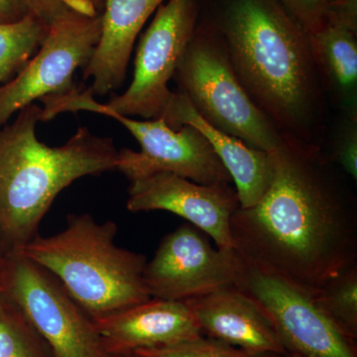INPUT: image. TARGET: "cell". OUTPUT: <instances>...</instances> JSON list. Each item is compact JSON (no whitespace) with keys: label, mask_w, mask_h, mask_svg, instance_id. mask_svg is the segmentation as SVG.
Returning a JSON list of instances; mask_svg holds the SVG:
<instances>
[{"label":"cell","mask_w":357,"mask_h":357,"mask_svg":"<svg viewBox=\"0 0 357 357\" xmlns=\"http://www.w3.org/2000/svg\"><path fill=\"white\" fill-rule=\"evenodd\" d=\"M202 335L250 354H287L261 307L236 286L185 301Z\"/></svg>","instance_id":"14"},{"label":"cell","mask_w":357,"mask_h":357,"mask_svg":"<svg viewBox=\"0 0 357 357\" xmlns=\"http://www.w3.org/2000/svg\"><path fill=\"white\" fill-rule=\"evenodd\" d=\"M132 354L137 357H275L269 354H250L204 335L172 347L141 349Z\"/></svg>","instance_id":"21"},{"label":"cell","mask_w":357,"mask_h":357,"mask_svg":"<svg viewBox=\"0 0 357 357\" xmlns=\"http://www.w3.org/2000/svg\"><path fill=\"white\" fill-rule=\"evenodd\" d=\"M291 15L312 34L325 23L331 0H277Z\"/></svg>","instance_id":"23"},{"label":"cell","mask_w":357,"mask_h":357,"mask_svg":"<svg viewBox=\"0 0 357 357\" xmlns=\"http://www.w3.org/2000/svg\"><path fill=\"white\" fill-rule=\"evenodd\" d=\"M197 17L196 0L161 4L138 44L132 83L102 107L129 117H163L174 95L169 82L194 35Z\"/></svg>","instance_id":"9"},{"label":"cell","mask_w":357,"mask_h":357,"mask_svg":"<svg viewBox=\"0 0 357 357\" xmlns=\"http://www.w3.org/2000/svg\"><path fill=\"white\" fill-rule=\"evenodd\" d=\"M324 310L347 335H357V265L340 272L314 292Z\"/></svg>","instance_id":"20"},{"label":"cell","mask_w":357,"mask_h":357,"mask_svg":"<svg viewBox=\"0 0 357 357\" xmlns=\"http://www.w3.org/2000/svg\"><path fill=\"white\" fill-rule=\"evenodd\" d=\"M270 153L266 192L232 215L234 249L314 293L357 265L356 183L324 148L283 137Z\"/></svg>","instance_id":"1"},{"label":"cell","mask_w":357,"mask_h":357,"mask_svg":"<svg viewBox=\"0 0 357 357\" xmlns=\"http://www.w3.org/2000/svg\"><path fill=\"white\" fill-rule=\"evenodd\" d=\"M3 293L55 357H107L95 321L50 273L21 251L6 255Z\"/></svg>","instance_id":"8"},{"label":"cell","mask_w":357,"mask_h":357,"mask_svg":"<svg viewBox=\"0 0 357 357\" xmlns=\"http://www.w3.org/2000/svg\"><path fill=\"white\" fill-rule=\"evenodd\" d=\"M107 357H137L134 354H109Z\"/></svg>","instance_id":"27"},{"label":"cell","mask_w":357,"mask_h":357,"mask_svg":"<svg viewBox=\"0 0 357 357\" xmlns=\"http://www.w3.org/2000/svg\"><path fill=\"white\" fill-rule=\"evenodd\" d=\"M89 1H91L98 8V7H100L102 0H89Z\"/></svg>","instance_id":"28"},{"label":"cell","mask_w":357,"mask_h":357,"mask_svg":"<svg viewBox=\"0 0 357 357\" xmlns=\"http://www.w3.org/2000/svg\"><path fill=\"white\" fill-rule=\"evenodd\" d=\"M42 107L31 103L0 128V253L17 252L38 236L40 223L63 190L77 178L116 170L112 138L79 128L62 146L36 135Z\"/></svg>","instance_id":"3"},{"label":"cell","mask_w":357,"mask_h":357,"mask_svg":"<svg viewBox=\"0 0 357 357\" xmlns=\"http://www.w3.org/2000/svg\"><path fill=\"white\" fill-rule=\"evenodd\" d=\"M163 119L175 130L191 126L204 134L236 185L239 208H250L259 202L272 177L271 153L248 146L211 126L178 91L174 93Z\"/></svg>","instance_id":"16"},{"label":"cell","mask_w":357,"mask_h":357,"mask_svg":"<svg viewBox=\"0 0 357 357\" xmlns=\"http://www.w3.org/2000/svg\"><path fill=\"white\" fill-rule=\"evenodd\" d=\"M275 357H298V356H293V354H283V356H277Z\"/></svg>","instance_id":"29"},{"label":"cell","mask_w":357,"mask_h":357,"mask_svg":"<svg viewBox=\"0 0 357 357\" xmlns=\"http://www.w3.org/2000/svg\"><path fill=\"white\" fill-rule=\"evenodd\" d=\"M164 0H105L102 31L95 51L84 67L93 96H103L121 88L134 43L146 21Z\"/></svg>","instance_id":"15"},{"label":"cell","mask_w":357,"mask_h":357,"mask_svg":"<svg viewBox=\"0 0 357 357\" xmlns=\"http://www.w3.org/2000/svg\"><path fill=\"white\" fill-rule=\"evenodd\" d=\"M239 257L234 286L261 307L287 354L298 357H357L356 340L321 309L314 293Z\"/></svg>","instance_id":"7"},{"label":"cell","mask_w":357,"mask_h":357,"mask_svg":"<svg viewBox=\"0 0 357 357\" xmlns=\"http://www.w3.org/2000/svg\"><path fill=\"white\" fill-rule=\"evenodd\" d=\"M6 271V255L0 253V293L3 291Z\"/></svg>","instance_id":"26"},{"label":"cell","mask_w":357,"mask_h":357,"mask_svg":"<svg viewBox=\"0 0 357 357\" xmlns=\"http://www.w3.org/2000/svg\"><path fill=\"white\" fill-rule=\"evenodd\" d=\"M93 321L109 354L163 349L203 337L185 301L151 298Z\"/></svg>","instance_id":"13"},{"label":"cell","mask_w":357,"mask_h":357,"mask_svg":"<svg viewBox=\"0 0 357 357\" xmlns=\"http://www.w3.org/2000/svg\"><path fill=\"white\" fill-rule=\"evenodd\" d=\"M29 14L24 0H0V22H14Z\"/></svg>","instance_id":"25"},{"label":"cell","mask_w":357,"mask_h":357,"mask_svg":"<svg viewBox=\"0 0 357 357\" xmlns=\"http://www.w3.org/2000/svg\"><path fill=\"white\" fill-rule=\"evenodd\" d=\"M326 153L356 184L357 114H344V121L333 138L331 151Z\"/></svg>","instance_id":"22"},{"label":"cell","mask_w":357,"mask_h":357,"mask_svg":"<svg viewBox=\"0 0 357 357\" xmlns=\"http://www.w3.org/2000/svg\"><path fill=\"white\" fill-rule=\"evenodd\" d=\"M173 79L178 93L215 128L269 153L283 140L237 79L218 32L195 30Z\"/></svg>","instance_id":"6"},{"label":"cell","mask_w":357,"mask_h":357,"mask_svg":"<svg viewBox=\"0 0 357 357\" xmlns=\"http://www.w3.org/2000/svg\"><path fill=\"white\" fill-rule=\"evenodd\" d=\"M116 223L89 213L70 215L55 236H37L21 249L50 272L93 319L151 299L144 280L146 257L115 243Z\"/></svg>","instance_id":"4"},{"label":"cell","mask_w":357,"mask_h":357,"mask_svg":"<svg viewBox=\"0 0 357 357\" xmlns=\"http://www.w3.org/2000/svg\"><path fill=\"white\" fill-rule=\"evenodd\" d=\"M310 41L328 102L357 114V29L325 21Z\"/></svg>","instance_id":"17"},{"label":"cell","mask_w":357,"mask_h":357,"mask_svg":"<svg viewBox=\"0 0 357 357\" xmlns=\"http://www.w3.org/2000/svg\"><path fill=\"white\" fill-rule=\"evenodd\" d=\"M218 34L241 86L281 135L324 148L328 100L307 30L277 0H229Z\"/></svg>","instance_id":"2"},{"label":"cell","mask_w":357,"mask_h":357,"mask_svg":"<svg viewBox=\"0 0 357 357\" xmlns=\"http://www.w3.org/2000/svg\"><path fill=\"white\" fill-rule=\"evenodd\" d=\"M48 30V26L30 13L14 22H0V86L25 67Z\"/></svg>","instance_id":"18"},{"label":"cell","mask_w":357,"mask_h":357,"mask_svg":"<svg viewBox=\"0 0 357 357\" xmlns=\"http://www.w3.org/2000/svg\"><path fill=\"white\" fill-rule=\"evenodd\" d=\"M102 31V15L70 13L50 26L39 50L13 79L0 86V128L23 107L76 88L74 74L86 67Z\"/></svg>","instance_id":"10"},{"label":"cell","mask_w":357,"mask_h":357,"mask_svg":"<svg viewBox=\"0 0 357 357\" xmlns=\"http://www.w3.org/2000/svg\"><path fill=\"white\" fill-rule=\"evenodd\" d=\"M47 114L91 112L112 117L139 142V152L119 150L116 170L129 181L160 172L172 173L203 185H230L229 172L204 134L191 126L171 128L163 117L137 121L105 109L89 89L75 88L47 100Z\"/></svg>","instance_id":"5"},{"label":"cell","mask_w":357,"mask_h":357,"mask_svg":"<svg viewBox=\"0 0 357 357\" xmlns=\"http://www.w3.org/2000/svg\"><path fill=\"white\" fill-rule=\"evenodd\" d=\"M0 357H55L3 291L0 293Z\"/></svg>","instance_id":"19"},{"label":"cell","mask_w":357,"mask_h":357,"mask_svg":"<svg viewBox=\"0 0 357 357\" xmlns=\"http://www.w3.org/2000/svg\"><path fill=\"white\" fill-rule=\"evenodd\" d=\"M29 13L50 26L60 16L76 10L77 0H24Z\"/></svg>","instance_id":"24"},{"label":"cell","mask_w":357,"mask_h":357,"mask_svg":"<svg viewBox=\"0 0 357 357\" xmlns=\"http://www.w3.org/2000/svg\"><path fill=\"white\" fill-rule=\"evenodd\" d=\"M126 206L132 213L169 211L211 237L218 248L234 249L230 222L241 204L231 184L203 185L156 173L131 181Z\"/></svg>","instance_id":"12"},{"label":"cell","mask_w":357,"mask_h":357,"mask_svg":"<svg viewBox=\"0 0 357 357\" xmlns=\"http://www.w3.org/2000/svg\"><path fill=\"white\" fill-rule=\"evenodd\" d=\"M206 236L185 223L163 237L143 273L150 297L187 301L234 286L238 253L213 248Z\"/></svg>","instance_id":"11"}]
</instances>
